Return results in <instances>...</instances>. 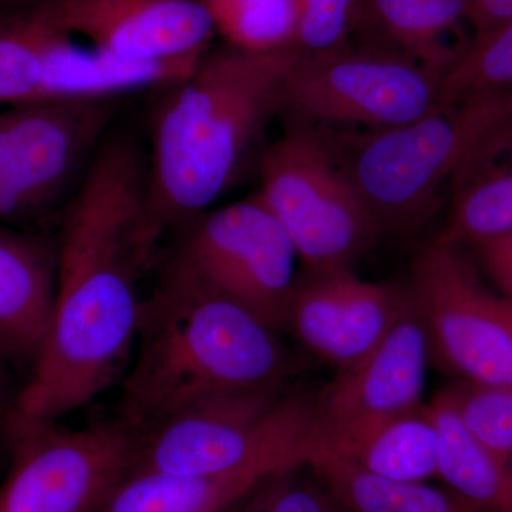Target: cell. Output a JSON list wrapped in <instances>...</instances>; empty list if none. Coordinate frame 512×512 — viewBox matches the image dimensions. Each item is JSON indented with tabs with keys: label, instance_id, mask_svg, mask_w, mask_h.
Here are the masks:
<instances>
[{
	"label": "cell",
	"instance_id": "8d00e7d4",
	"mask_svg": "<svg viewBox=\"0 0 512 512\" xmlns=\"http://www.w3.org/2000/svg\"><path fill=\"white\" fill-rule=\"evenodd\" d=\"M510 471H511V477H512V458L510 460Z\"/></svg>",
	"mask_w": 512,
	"mask_h": 512
},
{
	"label": "cell",
	"instance_id": "e575fe53",
	"mask_svg": "<svg viewBox=\"0 0 512 512\" xmlns=\"http://www.w3.org/2000/svg\"><path fill=\"white\" fill-rule=\"evenodd\" d=\"M3 386H2V379H0V414L3 412V407H5V399H3Z\"/></svg>",
	"mask_w": 512,
	"mask_h": 512
},
{
	"label": "cell",
	"instance_id": "83f0119b",
	"mask_svg": "<svg viewBox=\"0 0 512 512\" xmlns=\"http://www.w3.org/2000/svg\"><path fill=\"white\" fill-rule=\"evenodd\" d=\"M299 10L296 49L326 52L348 45L355 32L359 0H296Z\"/></svg>",
	"mask_w": 512,
	"mask_h": 512
},
{
	"label": "cell",
	"instance_id": "2e32d148",
	"mask_svg": "<svg viewBox=\"0 0 512 512\" xmlns=\"http://www.w3.org/2000/svg\"><path fill=\"white\" fill-rule=\"evenodd\" d=\"M316 448L394 483L437 478L440 437L430 404L390 416L318 426Z\"/></svg>",
	"mask_w": 512,
	"mask_h": 512
},
{
	"label": "cell",
	"instance_id": "8992f818",
	"mask_svg": "<svg viewBox=\"0 0 512 512\" xmlns=\"http://www.w3.org/2000/svg\"><path fill=\"white\" fill-rule=\"evenodd\" d=\"M494 127L488 114L437 107L404 126L330 143L380 229H412L433 211L437 192Z\"/></svg>",
	"mask_w": 512,
	"mask_h": 512
},
{
	"label": "cell",
	"instance_id": "6da1fadb",
	"mask_svg": "<svg viewBox=\"0 0 512 512\" xmlns=\"http://www.w3.org/2000/svg\"><path fill=\"white\" fill-rule=\"evenodd\" d=\"M161 237L147 158L131 138H111L94 154L67 210L49 332L10 412L56 421L119 379L136 343L144 299L138 284Z\"/></svg>",
	"mask_w": 512,
	"mask_h": 512
},
{
	"label": "cell",
	"instance_id": "4fadbf2b",
	"mask_svg": "<svg viewBox=\"0 0 512 512\" xmlns=\"http://www.w3.org/2000/svg\"><path fill=\"white\" fill-rule=\"evenodd\" d=\"M28 15L53 32L86 37L97 49L133 60L204 55L217 33L201 0H60Z\"/></svg>",
	"mask_w": 512,
	"mask_h": 512
},
{
	"label": "cell",
	"instance_id": "ffe728a7",
	"mask_svg": "<svg viewBox=\"0 0 512 512\" xmlns=\"http://www.w3.org/2000/svg\"><path fill=\"white\" fill-rule=\"evenodd\" d=\"M430 407L440 437L437 478L448 491L478 510L512 512L510 463L468 433L441 392Z\"/></svg>",
	"mask_w": 512,
	"mask_h": 512
},
{
	"label": "cell",
	"instance_id": "ac0fdd59",
	"mask_svg": "<svg viewBox=\"0 0 512 512\" xmlns=\"http://www.w3.org/2000/svg\"><path fill=\"white\" fill-rule=\"evenodd\" d=\"M466 25V0H359L355 32L444 76L473 42Z\"/></svg>",
	"mask_w": 512,
	"mask_h": 512
},
{
	"label": "cell",
	"instance_id": "d6a6232c",
	"mask_svg": "<svg viewBox=\"0 0 512 512\" xmlns=\"http://www.w3.org/2000/svg\"><path fill=\"white\" fill-rule=\"evenodd\" d=\"M500 154H501V156H508V157L512 158V141H511V143L505 144V146L503 148H501ZM511 163H512V160H511Z\"/></svg>",
	"mask_w": 512,
	"mask_h": 512
},
{
	"label": "cell",
	"instance_id": "d590c367",
	"mask_svg": "<svg viewBox=\"0 0 512 512\" xmlns=\"http://www.w3.org/2000/svg\"><path fill=\"white\" fill-rule=\"evenodd\" d=\"M202 3H204V5H208V3L212 2V0H201Z\"/></svg>",
	"mask_w": 512,
	"mask_h": 512
},
{
	"label": "cell",
	"instance_id": "9a60e30c",
	"mask_svg": "<svg viewBox=\"0 0 512 512\" xmlns=\"http://www.w3.org/2000/svg\"><path fill=\"white\" fill-rule=\"evenodd\" d=\"M35 23L40 36L42 83L35 103L59 100H114L138 90L170 89L192 72L202 56L133 60L94 46L77 45L72 37Z\"/></svg>",
	"mask_w": 512,
	"mask_h": 512
},
{
	"label": "cell",
	"instance_id": "7c38bea8",
	"mask_svg": "<svg viewBox=\"0 0 512 512\" xmlns=\"http://www.w3.org/2000/svg\"><path fill=\"white\" fill-rule=\"evenodd\" d=\"M410 302L409 289L363 281L350 268L305 272L293 289L284 329L339 372L375 348Z\"/></svg>",
	"mask_w": 512,
	"mask_h": 512
},
{
	"label": "cell",
	"instance_id": "836d02e7",
	"mask_svg": "<svg viewBox=\"0 0 512 512\" xmlns=\"http://www.w3.org/2000/svg\"><path fill=\"white\" fill-rule=\"evenodd\" d=\"M333 497H335V495H333ZM336 512H352V511H350L349 508L346 507V505H343L342 503H340L338 498H336Z\"/></svg>",
	"mask_w": 512,
	"mask_h": 512
},
{
	"label": "cell",
	"instance_id": "44dd1931",
	"mask_svg": "<svg viewBox=\"0 0 512 512\" xmlns=\"http://www.w3.org/2000/svg\"><path fill=\"white\" fill-rule=\"evenodd\" d=\"M320 483L352 512H484L427 483L369 476L315 447L308 463Z\"/></svg>",
	"mask_w": 512,
	"mask_h": 512
},
{
	"label": "cell",
	"instance_id": "e0dca14e",
	"mask_svg": "<svg viewBox=\"0 0 512 512\" xmlns=\"http://www.w3.org/2000/svg\"><path fill=\"white\" fill-rule=\"evenodd\" d=\"M57 248L0 225V353L35 360L55 305Z\"/></svg>",
	"mask_w": 512,
	"mask_h": 512
},
{
	"label": "cell",
	"instance_id": "603a6c76",
	"mask_svg": "<svg viewBox=\"0 0 512 512\" xmlns=\"http://www.w3.org/2000/svg\"><path fill=\"white\" fill-rule=\"evenodd\" d=\"M441 242L463 247L512 231V165H487L457 183Z\"/></svg>",
	"mask_w": 512,
	"mask_h": 512
},
{
	"label": "cell",
	"instance_id": "ba28073f",
	"mask_svg": "<svg viewBox=\"0 0 512 512\" xmlns=\"http://www.w3.org/2000/svg\"><path fill=\"white\" fill-rule=\"evenodd\" d=\"M12 466L0 512H96L130 473L137 436L120 421L67 429L6 413Z\"/></svg>",
	"mask_w": 512,
	"mask_h": 512
},
{
	"label": "cell",
	"instance_id": "484cf974",
	"mask_svg": "<svg viewBox=\"0 0 512 512\" xmlns=\"http://www.w3.org/2000/svg\"><path fill=\"white\" fill-rule=\"evenodd\" d=\"M42 83L40 36L26 16L0 20V106L36 101Z\"/></svg>",
	"mask_w": 512,
	"mask_h": 512
},
{
	"label": "cell",
	"instance_id": "52a82bcc",
	"mask_svg": "<svg viewBox=\"0 0 512 512\" xmlns=\"http://www.w3.org/2000/svg\"><path fill=\"white\" fill-rule=\"evenodd\" d=\"M443 74L392 50L349 45L301 52L282 90L293 126L400 127L440 107Z\"/></svg>",
	"mask_w": 512,
	"mask_h": 512
},
{
	"label": "cell",
	"instance_id": "d6986e66",
	"mask_svg": "<svg viewBox=\"0 0 512 512\" xmlns=\"http://www.w3.org/2000/svg\"><path fill=\"white\" fill-rule=\"evenodd\" d=\"M276 471L251 467L217 476L128 473L96 512H224Z\"/></svg>",
	"mask_w": 512,
	"mask_h": 512
},
{
	"label": "cell",
	"instance_id": "30bf717a",
	"mask_svg": "<svg viewBox=\"0 0 512 512\" xmlns=\"http://www.w3.org/2000/svg\"><path fill=\"white\" fill-rule=\"evenodd\" d=\"M409 292L441 367L467 383L512 386V335L498 296L461 247L434 239L414 261Z\"/></svg>",
	"mask_w": 512,
	"mask_h": 512
},
{
	"label": "cell",
	"instance_id": "f546056e",
	"mask_svg": "<svg viewBox=\"0 0 512 512\" xmlns=\"http://www.w3.org/2000/svg\"><path fill=\"white\" fill-rule=\"evenodd\" d=\"M466 5L473 42L491 35L512 19V0H466Z\"/></svg>",
	"mask_w": 512,
	"mask_h": 512
},
{
	"label": "cell",
	"instance_id": "9c48e42d",
	"mask_svg": "<svg viewBox=\"0 0 512 512\" xmlns=\"http://www.w3.org/2000/svg\"><path fill=\"white\" fill-rule=\"evenodd\" d=\"M194 221L170 264L205 291L284 330L299 258L258 194Z\"/></svg>",
	"mask_w": 512,
	"mask_h": 512
},
{
	"label": "cell",
	"instance_id": "8fae6325",
	"mask_svg": "<svg viewBox=\"0 0 512 512\" xmlns=\"http://www.w3.org/2000/svg\"><path fill=\"white\" fill-rule=\"evenodd\" d=\"M114 100H59L0 111V222L45 210L100 143Z\"/></svg>",
	"mask_w": 512,
	"mask_h": 512
},
{
	"label": "cell",
	"instance_id": "7402d4cb",
	"mask_svg": "<svg viewBox=\"0 0 512 512\" xmlns=\"http://www.w3.org/2000/svg\"><path fill=\"white\" fill-rule=\"evenodd\" d=\"M441 106L490 114L500 123L512 114V19L468 47L443 77Z\"/></svg>",
	"mask_w": 512,
	"mask_h": 512
},
{
	"label": "cell",
	"instance_id": "277c9868",
	"mask_svg": "<svg viewBox=\"0 0 512 512\" xmlns=\"http://www.w3.org/2000/svg\"><path fill=\"white\" fill-rule=\"evenodd\" d=\"M315 399L284 387L224 394L138 437L130 473L217 476L251 467L308 464L316 446Z\"/></svg>",
	"mask_w": 512,
	"mask_h": 512
},
{
	"label": "cell",
	"instance_id": "1f68e13d",
	"mask_svg": "<svg viewBox=\"0 0 512 512\" xmlns=\"http://www.w3.org/2000/svg\"><path fill=\"white\" fill-rule=\"evenodd\" d=\"M498 305H500L501 315H503L505 323H507L508 329H510L512 335V302L498 296Z\"/></svg>",
	"mask_w": 512,
	"mask_h": 512
},
{
	"label": "cell",
	"instance_id": "5bb4252c",
	"mask_svg": "<svg viewBox=\"0 0 512 512\" xmlns=\"http://www.w3.org/2000/svg\"><path fill=\"white\" fill-rule=\"evenodd\" d=\"M429 359L426 329L410 302L375 348L339 370L315 399L316 423L332 426L416 409L424 404Z\"/></svg>",
	"mask_w": 512,
	"mask_h": 512
},
{
	"label": "cell",
	"instance_id": "4dcf8cb0",
	"mask_svg": "<svg viewBox=\"0 0 512 512\" xmlns=\"http://www.w3.org/2000/svg\"><path fill=\"white\" fill-rule=\"evenodd\" d=\"M57 2L60 0H0V20L28 15Z\"/></svg>",
	"mask_w": 512,
	"mask_h": 512
},
{
	"label": "cell",
	"instance_id": "f1b7e54d",
	"mask_svg": "<svg viewBox=\"0 0 512 512\" xmlns=\"http://www.w3.org/2000/svg\"><path fill=\"white\" fill-rule=\"evenodd\" d=\"M473 247L485 274L503 293L501 298L512 302V231Z\"/></svg>",
	"mask_w": 512,
	"mask_h": 512
},
{
	"label": "cell",
	"instance_id": "7a4b0ae2",
	"mask_svg": "<svg viewBox=\"0 0 512 512\" xmlns=\"http://www.w3.org/2000/svg\"><path fill=\"white\" fill-rule=\"evenodd\" d=\"M136 342L119 421L137 439L205 400L285 387L293 370L276 330L173 264L141 303Z\"/></svg>",
	"mask_w": 512,
	"mask_h": 512
},
{
	"label": "cell",
	"instance_id": "cb8c5ba5",
	"mask_svg": "<svg viewBox=\"0 0 512 512\" xmlns=\"http://www.w3.org/2000/svg\"><path fill=\"white\" fill-rule=\"evenodd\" d=\"M215 32L228 45L247 52L296 49L299 10L296 0H212Z\"/></svg>",
	"mask_w": 512,
	"mask_h": 512
},
{
	"label": "cell",
	"instance_id": "3957f363",
	"mask_svg": "<svg viewBox=\"0 0 512 512\" xmlns=\"http://www.w3.org/2000/svg\"><path fill=\"white\" fill-rule=\"evenodd\" d=\"M299 49L207 52L170 87L151 128L148 190L165 229L201 217L224 194L274 113Z\"/></svg>",
	"mask_w": 512,
	"mask_h": 512
},
{
	"label": "cell",
	"instance_id": "4316f807",
	"mask_svg": "<svg viewBox=\"0 0 512 512\" xmlns=\"http://www.w3.org/2000/svg\"><path fill=\"white\" fill-rule=\"evenodd\" d=\"M305 467L284 468L265 477L224 512H336V498L315 474L305 476Z\"/></svg>",
	"mask_w": 512,
	"mask_h": 512
},
{
	"label": "cell",
	"instance_id": "d4e9b609",
	"mask_svg": "<svg viewBox=\"0 0 512 512\" xmlns=\"http://www.w3.org/2000/svg\"><path fill=\"white\" fill-rule=\"evenodd\" d=\"M468 433L488 451L512 458V386L461 383L441 392Z\"/></svg>",
	"mask_w": 512,
	"mask_h": 512
},
{
	"label": "cell",
	"instance_id": "5b68a950",
	"mask_svg": "<svg viewBox=\"0 0 512 512\" xmlns=\"http://www.w3.org/2000/svg\"><path fill=\"white\" fill-rule=\"evenodd\" d=\"M258 197L285 229L305 272L350 268L382 231L315 127L292 126L265 151Z\"/></svg>",
	"mask_w": 512,
	"mask_h": 512
}]
</instances>
